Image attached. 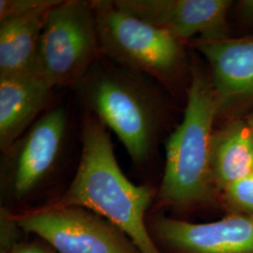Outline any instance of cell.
<instances>
[{
  "label": "cell",
  "instance_id": "obj_1",
  "mask_svg": "<svg viewBox=\"0 0 253 253\" xmlns=\"http://www.w3.org/2000/svg\"><path fill=\"white\" fill-rule=\"evenodd\" d=\"M153 193L137 186L122 172L108 129L87 113L82 126L79 166L58 207L84 208L108 220L132 241L141 253H162L145 224Z\"/></svg>",
  "mask_w": 253,
  "mask_h": 253
},
{
  "label": "cell",
  "instance_id": "obj_2",
  "mask_svg": "<svg viewBox=\"0 0 253 253\" xmlns=\"http://www.w3.org/2000/svg\"><path fill=\"white\" fill-rule=\"evenodd\" d=\"M219 103L210 79L199 69L191 72L183 120L166 144V164L160 189L163 203L189 207L211 198L213 123Z\"/></svg>",
  "mask_w": 253,
  "mask_h": 253
},
{
  "label": "cell",
  "instance_id": "obj_3",
  "mask_svg": "<svg viewBox=\"0 0 253 253\" xmlns=\"http://www.w3.org/2000/svg\"><path fill=\"white\" fill-rule=\"evenodd\" d=\"M74 88L87 113L118 135L131 160L145 163L157 139L161 110L139 73L99 59Z\"/></svg>",
  "mask_w": 253,
  "mask_h": 253
},
{
  "label": "cell",
  "instance_id": "obj_4",
  "mask_svg": "<svg viewBox=\"0 0 253 253\" xmlns=\"http://www.w3.org/2000/svg\"><path fill=\"white\" fill-rule=\"evenodd\" d=\"M102 56L91 1H58L46 16L37 74L52 87L75 86Z\"/></svg>",
  "mask_w": 253,
  "mask_h": 253
},
{
  "label": "cell",
  "instance_id": "obj_5",
  "mask_svg": "<svg viewBox=\"0 0 253 253\" xmlns=\"http://www.w3.org/2000/svg\"><path fill=\"white\" fill-rule=\"evenodd\" d=\"M102 56L127 71L164 77L180 63L181 42L166 30L119 9L114 1H91Z\"/></svg>",
  "mask_w": 253,
  "mask_h": 253
},
{
  "label": "cell",
  "instance_id": "obj_6",
  "mask_svg": "<svg viewBox=\"0 0 253 253\" xmlns=\"http://www.w3.org/2000/svg\"><path fill=\"white\" fill-rule=\"evenodd\" d=\"M15 222L60 253H141L117 227L84 208L53 205L20 215Z\"/></svg>",
  "mask_w": 253,
  "mask_h": 253
},
{
  "label": "cell",
  "instance_id": "obj_7",
  "mask_svg": "<svg viewBox=\"0 0 253 253\" xmlns=\"http://www.w3.org/2000/svg\"><path fill=\"white\" fill-rule=\"evenodd\" d=\"M67 125L66 109L54 107L3 152L16 199L26 197L53 170L63 150Z\"/></svg>",
  "mask_w": 253,
  "mask_h": 253
},
{
  "label": "cell",
  "instance_id": "obj_8",
  "mask_svg": "<svg viewBox=\"0 0 253 253\" xmlns=\"http://www.w3.org/2000/svg\"><path fill=\"white\" fill-rule=\"evenodd\" d=\"M119 9L169 32L183 42L200 35L202 40L229 38V0H115Z\"/></svg>",
  "mask_w": 253,
  "mask_h": 253
},
{
  "label": "cell",
  "instance_id": "obj_9",
  "mask_svg": "<svg viewBox=\"0 0 253 253\" xmlns=\"http://www.w3.org/2000/svg\"><path fill=\"white\" fill-rule=\"evenodd\" d=\"M152 225L155 235L175 253H253V215L199 224L159 217Z\"/></svg>",
  "mask_w": 253,
  "mask_h": 253
},
{
  "label": "cell",
  "instance_id": "obj_10",
  "mask_svg": "<svg viewBox=\"0 0 253 253\" xmlns=\"http://www.w3.org/2000/svg\"><path fill=\"white\" fill-rule=\"evenodd\" d=\"M194 46L210 64V81L219 107L222 101L253 95V36L199 39Z\"/></svg>",
  "mask_w": 253,
  "mask_h": 253
},
{
  "label": "cell",
  "instance_id": "obj_11",
  "mask_svg": "<svg viewBox=\"0 0 253 253\" xmlns=\"http://www.w3.org/2000/svg\"><path fill=\"white\" fill-rule=\"evenodd\" d=\"M52 89L38 74L0 76V148L3 152L39 119Z\"/></svg>",
  "mask_w": 253,
  "mask_h": 253
},
{
  "label": "cell",
  "instance_id": "obj_12",
  "mask_svg": "<svg viewBox=\"0 0 253 253\" xmlns=\"http://www.w3.org/2000/svg\"><path fill=\"white\" fill-rule=\"evenodd\" d=\"M58 1L0 20V76L37 74L38 50L46 16Z\"/></svg>",
  "mask_w": 253,
  "mask_h": 253
},
{
  "label": "cell",
  "instance_id": "obj_13",
  "mask_svg": "<svg viewBox=\"0 0 253 253\" xmlns=\"http://www.w3.org/2000/svg\"><path fill=\"white\" fill-rule=\"evenodd\" d=\"M212 167L215 185L222 190L253 173V129L247 122L237 121L214 132Z\"/></svg>",
  "mask_w": 253,
  "mask_h": 253
},
{
  "label": "cell",
  "instance_id": "obj_14",
  "mask_svg": "<svg viewBox=\"0 0 253 253\" xmlns=\"http://www.w3.org/2000/svg\"><path fill=\"white\" fill-rule=\"evenodd\" d=\"M223 191L234 208L246 215H253V173L229 184Z\"/></svg>",
  "mask_w": 253,
  "mask_h": 253
},
{
  "label": "cell",
  "instance_id": "obj_15",
  "mask_svg": "<svg viewBox=\"0 0 253 253\" xmlns=\"http://www.w3.org/2000/svg\"><path fill=\"white\" fill-rule=\"evenodd\" d=\"M54 0H1L0 20L27 13L53 3Z\"/></svg>",
  "mask_w": 253,
  "mask_h": 253
},
{
  "label": "cell",
  "instance_id": "obj_16",
  "mask_svg": "<svg viewBox=\"0 0 253 253\" xmlns=\"http://www.w3.org/2000/svg\"><path fill=\"white\" fill-rule=\"evenodd\" d=\"M239 11L243 18L253 22V0L240 1Z\"/></svg>",
  "mask_w": 253,
  "mask_h": 253
},
{
  "label": "cell",
  "instance_id": "obj_17",
  "mask_svg": "<svg viewBox=\"0 0 253 253\" xmlns=\"http://www.w3.org/2000/svg\"><path fill=\"white\" fill-rule=\"evenodd\" d=\"M11 253H48L42 249L36 247L34 245H21L16 246Z\"/></svg>",
  "mask_w": 253,
  "mask_h": 253
},
{
  "label": "cell",
  "instance_id": "obj_18",
  "mask_svg": "<svg viewBox=\"0 0 253 253\" xmlns=\"http://www.w3.org/2000/svg\"><path fill=\"white\" fill-rule=\"evenodd\" d=\"M247 123L250 125V126L253 129V113L249 117L248 120H247Z\"/></svg>",
  "mask_w": 253,
  "mask_h": 253
}]
</instances>
